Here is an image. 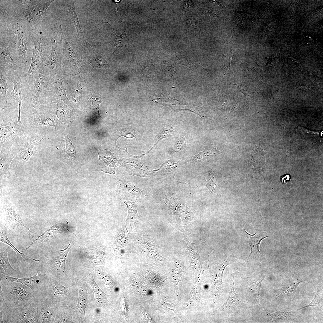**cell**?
<instances>
[{
	"instance_id": "cell-1",
	"label": "cell",
	"mask_w": 323,
	"mask_h": 323,
	"mask_svg": "<svg viewBox=\"0 0 323 323\" xmlns=\"http://www.w3.org/2000/svg\"><path fill=\"white\" fill-rule=\"evenodd\" d=\"M47 139V135L39 131L34 127L25 129L15 140L10 153L14 156L10 166L16 168L22 159L28 162L33 153L34 146L41 144Z\"/></svg>"
},
{
	"instance_id": "cell-2",
	"label": "cell",
	"mask_w": 323,
	"mask_h": 323,
	"mask_svg": "<svg viewBox=\"0 0 323 323\" xmlns=\"http://www.w3.org/2000/svg\"><path fill=\"white\" fill-rule=\"evenodd\" d=\"M0 293L7 305L14 308L22 301L33 300L36 295L28 286L16 282H9L0 280Z\"/></svg>"
},
{
	"instance_id": "cell-3",
	"label": "cell",
	"mask_w": 323,
	"mask_h": 323,
	"mask_svg": "<svg viewBox=\"0 0 323 323\" xmlns=\"http://www.w3.org/2000/svg\"><path fill=\"white\" fill-rule=\"evenodd\" d=\"M45 62L42 63L37 69L33 75L28 79L29 85L28 96L25 102L33 110L42 104L39 101L41 93L45 89L47 79L45 69Z\"/></svg>"
},
{
	"instance_id": "cell-4",
	"label": "cell",
	"mask_w": 323,
	"mask_h": 323,
	"mask_svg": "<svg viewBox=\"0 0 323 323\" xmlns=\"http://www.w3.org/2000/svg\"><path fill=\"white\" fill-rule=\"evenodd\" d=\"M9 125H0V150L5 153H10L13 143L25 130L22 123L9 122Z\"/></svg>"
},
{
	"instance_id": "cell-5",
	"label": "cell",
	"mask_w": 323,
	"mask_h": 323,
	"mask_svg": "<svg viewBox=\"0 0 323 323\" xmlns=\"http://www.w3.org/2000/svg\"><path fill=\"white\" fill-rule=\"evenodd\" d=\"M13 84V88L11 92L12 97L18 102L19 113L17 123H22L21 119L22 102H25L28 97L29 85L25 73L19 74L10 79Z\"/></svg>"
},
{
	"instance_id": "cell-6",
	"label": "cell",
	"mask_w": 323,
	"mask_h": 323,
	"mask_svg": "<svg viewBox=\"0 0 323 323\" xmlns=\"http://www.w3.org/2000/svg\"><path fill=\"white\" fill-rule=\"evenodd\" d=\"M71 247V243H70L64 249L54 252L50 256L46 258L44 274H50L51 272L54 271L62 277L66 276L65 261Z\"/></svg>"
},
{
	"instance_id": "cell-7",
	"label": "cell",
	"mask_w": 323,
	"mask_h": 323,
	"mask_svg": "<svg viewBox=\"0 0 323 323\" xmlns=\"http://www.w3.org/2000/svg\"><path fill=\"white\" fill-rule=\"evenodd\" d=\"M30 111L28 128L41 126H54L56 128L54 114L49 106L42 104Z\"/></svg>"
},
{
	"instance_id": "cell-8",
	"label": "cell",
	"mask_w": 323,
	"mask_h": 323,
	"mask_svg": "<svg viewBox=\"0 0 323 323\" xmlns=\"http://www.w3.org/2000/svg\"><path fill=\"white\" fill-rule=\"evenodd\" d=\"M32 300H24L12 308L15 323H39L37 309L32 304Z\"/></svg>"
},
{
	"instance_id": "cell-9",
	"label": "cell",
	"mask_w": 323,
	"mask_h": 323,
	"mask_svg": "<svg viewBox=\"0 0 323 323\" xmlns=\"http://www.w3.org/2000/svg\"><path fill=\"white\" fill-rule=\"evenodd\" d=\"M1 204L4 217L10 227L13 229H21L27 232H31L23 224L18 211L9 198L1 196Z\"/></svg>"
},
{
	"instance_id": "cell-10",
	"label": "cell",
	"mask_w": 323,
	"mask_h": 323,
	"mask_svg": "<svg viewBox=\"0 0 323 323\" xmlns=\"http://www.w3.org/2000/svg\"><path fill=\"white\" fill-rule=\"evenodd\" d=\"M32 304L37 309L39 323L54 322L56 316L55 310L52 304L49 303L39 294L33 299Z\"/></svg>"
},
{
	"instance_id": "cell-11",
	"label": "cell",
	"mask_w": 323,
	"mask_h": 323,
	"mask_svg": "<svg viewBox=\"0 0 323 323\" xmlns=\"http://www.w3.org/2000/svg\"><path fill=\"white\" fill-rule=\"evenodd\" d=\"M67 7L69 16L75 26L77 33L80 49L85 50H92L97 45H91L86 38L80 25L74 1H68Z\"/></svg>"
},
{
	"instance_id": "cell-12",
	"label": "cell",
	"mask_w": 323,
	"mask_h": 323,
	"mask_svg": "<svg viewBox=\"0 0 323 323\" xmlns=\"http://www.w3.org/2000/svg\"><path fill=\"white\" fill-rule=\"evenodd\" d=\"M17 24L16 29V36L17 48L16 54L19 61L24 65H29L31 61L32 56L28 49L25 35L22 28Z\"/></svg>"
},
{
	"instance_id": "cell-13",
	"label": "cell",
	"mask_w": 323,
	"mask_h": 323,
	"mask_svg": "<svg viewBox=\"0 0 323 323\" xmlns=\"http://www.w3.org/2000/svg\"><path fill=\"white\" fill-rule=\"evenodd\" d=\"M42 47V42L39 39L34 40L30 67L25 73L28 79L31 77L38 68L47 60L44 57Z\"/></svg>"
},
{
	"instance_id": "cell-14",
	"label": "cell",
	"mask_w": 323,
	"mask_h": 323,
	"mask_svg": "<svg viewBox=\"0 0 323 323\" xmlns=\"http://www.w3.org/2000/svg\"><path fill=\"white\" fill-rule=\"evenodd\" d=\"M42 272L39 270H37L33 276L25 278H18L8 276L3 273L0 275V280L9 282H16L21 283L30 288L34 293L38 295L39 293V284L40 278Z\"/></svg>"
},
{
	"instance_id": "cell-15",
	"label": "cell",
	"mask_w": 323,
	"mask_h": 323,
	"mask_svg": "<svg viewBox=\"0 0 323 323\" xmlns=\"http://www.w3.org/2000/svg\"><path fill=\"white\" fill-rule=\"evenodd\" d=\"M54 1V0L49 1L25 9L23 13L24 18L30 23L37 22L45 13L49 5Z\"/></svg>"
},
{
	"instance_id": "cell-16",
	"label": "cell",
	"mask_w": 323,
	"mask_h": 323,
	"mask_svg": "<svg viewBox=\"0 0 323 323\" xmlns=\"http://www.w3.org/2000/svg\"><path fill=\"white\" fill-rule=\"evenodd\" d=\"M52 49L51 54L46 62V67L49 71L50 76L52 72L57 68L60 67L61 60L62 55L58 48L56 35L53 33L52 38Z\"/></svg>"
},
{
	"instance_id": "cell-17",
	"label": "cell",
	"mask_w": 323,
	"mask_h": 323,
	"mask_svg": "<svg viewBox=\"0 0 323 323\" xmlns=\"http://www.w3.org/2000/svg\"><path fill=\"white\" fill-rule=\"evenodd\" d=\"M59 29L60 34L62 50L67 58L69 64L74 65L76 67H79L81 65V60L78 54L70 46L65 37L60 24Z\"/></svg>"
},
{
	"instance_id": "cell-18",
	"label": "cell",
	"mask_w": 323,
	"mask_h": 323,
	"mask_svg": "<svg viewBox=\"0 0 323 323\" xmlns=\"http://www.w3.org/2000/svg\"><path fill=\"white\" fill-rule=\"evenodd\" d=\"M0 153V194H1L3 187L2 180L10 177V167L14 157L11 153H5L1 150Z\"/></svg>"
},
{
	"instance_id": "cell-19",
	"label": "cell",
	"mask_w": 323,
	"mask_h": 323,
	"mask_svg": "<svg viewBox=\"0 0 323 323\" xmlns=\"http://www.w3.org/2000/svg\"><path fill=\"white\" fill-rule=\"evenodd\" d=\"M0 65L5 66L15 71L19 68L18 65L14 60L11 52L5 45L0 44Z\"/></svg>"
},
{
	"instance_id": "cell-20",
	"label": "cell",
	"mask_w": 323,
	"mask_h": 323,
	"mask_svg": "<svg viewBox=\"0 0 323 323\" xmlns=\"http://www.w3.org/2000/svg\"><path fill=\"white\" fill-rule=\"evenodd\" d=\"M56 79H51L50 81L47 80V82L53 86L54 92L57 97L63 101L67 104L70 105V103L66 96L65 89L63 85V80L62 77H56Z\"/></svg>"
},
{
	"instance_id": "cell-21",
	"label": "cell",
	"mask_w": 323,
	"mask_h": 323,
	"mask_svg": "<svg viewBox=\"0 0 323 323\" xmlns=\"http://www.w3.org/2000/svg\"><path fill=\"white\" fill-rule=\"evenodd\" d=\"M7 77L6 72L0 67V92L1 94L0 97V108L2 109H5L7 105L8 99L7 92L8 89L7 83Z\"/></svg>"
},
{
	"instance_id": "cell-22",
	"label": "cell",
	"mask_w": 323,
	"mask_h": 323,
	"mask_svg": "<svg viewBox=\"0 0 323 323\" xmlns=\"http://www.w3.org/2000/svg\"><path fill=\"white\" fill-rule=\"evenodd\" d=\"M9 248L0 253V264L4 270L2 273L5 275L13 277L17 275L18 272L13 268L10 263L8 257Z\"/></svg>"
},
{
	"instance_id": "cell-23",
	"label": "cell",
	"mask_w": 323,
	"mask_h": 323,
	"mask_svg": "<svg viewBox=\"0 0 323 323\" xmlns=\"http://www.w3.org/2000/svg\"><path fill=\"white\" fill-rule=\"evenodd\" d=\"M244 231L251 249L250 254L253 253L258 256H263L259 250V246L262 240L268 236L264 237L258 234L256 235V232L253 234H250L247 232L245 230Z\"/></svg>"
},
{
	"instance_id": "cell-24",
	"label": "cell",
	"mask_w": 323,
	"mask_h": 323,
	"mask_svg": "<svg viewBox=\"0 0 323 323\" xmlns=\"http://www.w3.org/2000/svg\"><path fill=\"white\" fill-rule=\"evenodd\" d=\"M187 136L186 135H182L175 141L172 149V151L174 155L181 156L187 150L188 146Z\"/></svg>"
},
{
	"instance_id": "cell-25",
	"label": "cell",
	"mask_w": 323,
	"mask_h": 323,
	"mask_svg": "<svg viewBox=\"0 0 323 323\" xmlns=\"http://www.w3.org/2000/svg\"><path fill=\"white\" fill-rule=\"evenodd\" d=\"M218 152L215 147L205 148L202 151L192 156L190 161L192 162H198L206 161L217 154Z\"/></svg>"
},
{
	"instance_id": "cell-26",
	"label": "cell",
	"mask_w": 323,
	"mask_h": 323,
	"mask_svg": "<svg viewBox=\"0 0 323 323\" xmlns=\"http://www.w3.org/2000/svg\"><path fill=\"white\" fill-rule=\"evenodd\" d=\"M0 242L6 244L10 246L16 252L17 256L19 255L25 260L30 259L36 262H39V260L33 258L19 252L10 242L7 236V229L3 225L1 226L0 231Z\"/></svg>"
},
{
	"instance_id": "cell-27",
	"label": "cell",
	"mask_w": 323,
	"mask_h": 323,
	"mask_svg": "<svg viewBox=\"0 0 323 323\" xmlns=\"http://www.w3.org/2000/svg\"><path fill=\"white\" fill-rule=\"evenodd\" d=\"M58 225H54L46 230L42 234L39 236L36 239L34 240L28 247L23 249V250L25 251L34 244L41 242L45 239L53 237L60 231H62Z\"/></svg>"
},
{
	"instance_id": "cell-28",
	"label": "cell",
	"mask_w": 323,
	"mask_h": 323,
	"mask_svg": "<svg viewBox=\"0 0 323 323\" xmlns=\"http://www.w3.org/2000/svg\"><path fill=\"white\" fill-rule=\"evenodd\" d=\"M124 202L126 204L127 207V219L131 225L138 222L140 218L138 214L136 204L134 202L130 201H124Z\"/></svg>"
},
{
	"instance_id": "cell-29",
	"label": "cell",
	"mask_w": 323,
	"mask_h": 323,
	"mask_svg": "<svg viewBox=\"0 0 323 323\" xmlns=\"http://www.w3.org/2000/svg\"><path fill=\"white\" fill-rule=\"evenodd\" d=\"M87 304L85 295L81 290H79L78 302L77 305L73 309L79 314L85 318V311Z\"/></svg>"
},
{
	"instance_id": "cell-30",
	"label": "cell",
	"mask_w": 323,
	"mask_h": 323,
	"mask_svg": "<svg viewBox=\"0 0 323 323\" xmlns=\"http://www.w3.org/2000/svg\"><path fill=\"white\" fill-rule=\"evenodd\" d=\"M234 276L233 277L231 289L229 298L223 304V307L225 308H231L235 307L240 301L238 300L237 294L234 290L233 282Z\"/></svg>"
},
{
	"instance_id": "cell-31",
	"label": "cell",
	"mask_w": 323,
	"mask_h": 323,
	"mask_svg": "<svg viewBox=\"0 0 323 323\" xmlns=\"http://www.w3.org/2000/svg\"><path fill=\"white\" fill-rule=\"evenodd\" d=\"M175 131V127L172 125L163 128L156 136L155 143L153 147L162 139L171 136Z\"/></svg>"
},
{
	"instance_id": "cell-32",
	"label": "cell",
	"mask_w": 323,
	"mask_h": 323,
	"mask_svg": "<svg viewBox=\"0 0 323 323\" xmlns=\"http://www.w3.org/2000/svg\"><path fill=\"white\" fill-rule=\"evenodd\" d=\"M87 282L91 285L93 290L96 301L97 303H101L102 300L101 298L102 295L103 294L94 281L93 277L90 276Z\"/></svg>"
},
{
	"instance_id": "cell-33",
	"label": "cell",
	"mask_w": 323,
	"mask_h": 323,
	"mask_svg": "<svg viewBox=\"0 0 323 323\" xmlns=\"http://www.w3.org/2000/svg\"><path fill=\"white\" fill-rule=\"evenodd\" d=\"M89 63L92 66L100 68L105 67L107 63L106 59L100 56L97 55L89 60Z\"/></svg>"
},
{
	"instance_id": "cell-34",
	"label": "cell",
	"mask_w": 323,
	"mask_h": 323,
	"mask_svg": "<svg viewBox=\"0 0 323 323\" xmlns=\"http://www.w3.org/2000/svg\"><path fill=\"white\" fill-rule=\"evenodd\" d=\"M176 112L183 111H185L194 112L196 114L199 116L201 119L202 121L204 123H205L206 118L205 116L204 112L201 109L198 107L191 106H188L187 107L182 109H176Z\"/></svg>"
},
{
	"instance_id": "cell-35",
	"label": "cell",
	"mask_w": 323,
	"mask_h": 323,
	"mask_svg": "<svg viewBox=\"0 0 323 323\" xmlns=\"http://www.w3.org/2000/svg\"><path fill=\"white\" fill-rule=\"evenodd\" d=\"M263 280H259L257 282H254L252 284L251 286L249 288L250 294L251 295L254 297L257 301L259 304V291L261 287V283Z\"/></svg>"
},
{
	"instance_id": "cell-36",
	"label": "cell",
	"mask_w": 323,
	"mask_h": 323,
	"mask_svg": "<svg viewBox=\"0 0 323 323\" xmlns=\"http://www.w3.org/2000/svg\"><path fill=\"white\" fill-rule=\"evenodd\" d=\"M205 182L206 186L210 191L213 192L216 185V178L212 172H209Z\"/></svg>"
},
{
	"instance_id": "cell-37",
	"label": "cell",
	"mask_w": 323,
	"mask_h": 323,
	"mask_svg": "<svg viewBox=\"0 0 323 323\" xmlns=\"http://www.w3.org/2000/svg\"><path fill=\"white\" fill-rule=\"evenodd\" d=\"M116 39L115 43L114 46L116 48L115 51L121 47L126 41V35L125 33H123L120 36L117 35L115 34Z\"/></svg>"
},
{
	"instance_id": "cell-38",
	"label": "cell",
	"mask_w": 323,
	"mask_h": 323,
	"mask_svg": "<svg viewBox=\"0 0 323 323\" xmlns=\"http://www.w3.org/2000/svg\"><path fill=\"white\" fill-rule=\"evenodd\" d=\"M90 100L92 106L96 108L97 111L99 115V106L101 102V98L100 97L97 96H93L91 97Z\"/></svg>"
},
{
	"instance_id": "cell-39",
	"label": "cell",
	"mask_w": 323,
	"mask_h": 323,
	"mask_svg": "<svg viewBox=\"0 0 323 323\" xmlns=\"http://www.w3.org/2000/svg\"><path fill=\"white\" fill-rule=\"evenodd\" d=\"M290 312H286L285 311H278L273 314L269 313L271 317L274 319H282L286 316V314H288Z\"/></svg>"
},
{
	"instance_id": "cell-40",
	"label": "cell",
	"mask_w": 323,
	"mask_h": 323,
	"mask_svg": "<svg viewBox=\"0 0 323 323\" xmlns=\"http://www.w3.org/2000/svg\"><path fill=\"white\" fill-rule=\"evenodd\" d=\"M319 303V300L318 296V294L316 295L314 297V298L312 300V301L308 305H307L301 308L298 309L300 310L307 307H309L310 306H315L316 307L317 306Z\"/></svg>"
},
{
	"instance_id": "cell-41",
	"label": "cell",
	"mask_w": 323,
	"mask_h": 323,
	"mask_svg": "<svg viewBox=\"0 0 323 323\" xmlns=\"http://www.w3.org/2000/svg\"><path fill=\"white\" fill-rule=\"evenodd\" d=\"M204 12L213 19L216 20L219 19V17L217 15L209 11H204Z\"/></svg>"
},
{
	"instance_id": "cell-42",
	"label": "cell",
	"mask_w": 323,
	"mask_h": 323,
	"mask_svg": "<svg viewBox=\"0 0 323 323\" xmlns=\"http://www.w3.org/2000/svg\"><path fill=\"white\" fill-rule=\"evenodd\" d=\"M290 176L289 174H285L281 177V181L283 184H285L290 180Z\"/></svg>"
},
{
	"instance_id": "cell-43",
	"label": "cell",
	"mask_w": 323,
	"mask_h": 323,
	"mask_svg": "<svg viewBox=\"0 0 323 323\" xmlns=\"http://www.w3.org/2000/svg\"><path fill=\"white\" fill-rule=\"evenodd\" d=\"M19 1L22 4H26L28 3L31 2L32 1L31 0H19Z\"/></svg>"
}]
</instances>
